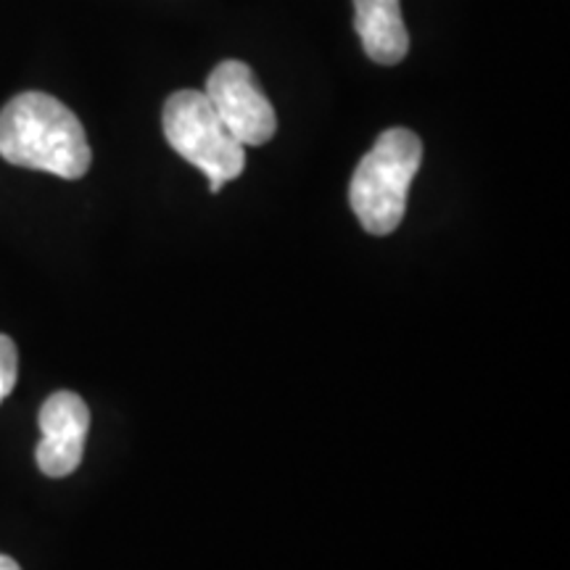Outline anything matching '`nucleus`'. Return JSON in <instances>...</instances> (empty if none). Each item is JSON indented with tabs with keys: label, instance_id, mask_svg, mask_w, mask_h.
<instances>
[{
	"label": "nucleus",
	"instance_id": "f257e3e1",
	"mask_svg": "<svg viewBox=\"0 0 570 570\" xmlns=\"http://www.w3.org/2000/svg\"><path fill=\"white\" fill-rule=\"evenodd\" d=\"M0 156L13 167L80 180L90 169L88 135L75 111L48 92H21L0 109Z\"/></svg>",
	"mask_w": 570,
	"mask_h": 570
},
{
	"label": "nucleus",
	"instance_id": "f03ea898",
	"mask_svg": "<svg viewBox=\"0 0 570 570\" xmlns=\"http://www.w3.org/2000/svg\"><path fill=\"white\" fill-rule=\"evenodd\" d=\"M420 161L423 142L404 127L383 132L360 161L348 185V202L370 235H389L402 225Z\"/></svg>",
	"mask_w": 570,
	"mask_h": 570
},
{
	"label": "nucleus",
	"instance_id": "7ed1b4c3",
	"mask_svg": "<svg viewBox=\"0 0 570 570\" xmlns=\"http://www.w3.org/2000/svg\"><path fill=\"white\" fill-rule=\"evenodd\" d=\"M161 122L175 154L209 177L212 194H219L225 183L244 175L246 148L227 132L204 90H177L169 96Z\"/></svg>",
	"mask_w": 570,
	"mask_h": 570
},
{
	"label": "nucleus",
	"instance_id": "20e7f679",
	"mask_svg": "<svg viewBox=\"0 0 570 570\" xmlns=\"http://www.w3.org/2000/svg\"><path fill=\"white\" fill-rule=\"evenodd\" d=\"M204 96L240 146H265L277 130V117L254 71L244 61H223L206 80Z\"/></svg>",
	"mask_w": 570,
	"mask_h": 570
},
{
	"label": "nucleus",
	"instance_id": "39448f33",
	"mask_svg": "<svg viewBox=\"0 0 570 570\" xmlns=\"http://www.w3.org/2000/svg\"><path fill=\"white\" fill-rule=\"evenodd\" d=\"M42 439L38 444V465L51 479H63L80 468L85 439L90 431V410L82 396L71 391H56L40 410Z\"/></svg>",
	"mask_w": 570,
	"mask_h": 570
},
{
	"label": "nucleus",
	"instance_id": "423d86ee",
	"mask_svg": "<svg viewBox=\"0 0 570 570\" xmlns=\"http://www.w3.org/2000/svg\"><path fill=\"white\" fill-rule=\"evenodd\" d=\"M354 30L365 53L383 67H394L410 51L399 0H354Z\"/></svg>",
	"mask_w": 570,
	"mask_h": 570
},
{
	"label": "nucleus",
	"instance_id": "0eeeda50",
	"mask_svg": "<svg viewBox=\"0 0 570 570\" xmlns=\"http://www.w3.org/2000/svg\"><path fill=\"white\" fill-rule=\"evenodd\" d=\"M19 375V354L17 344L9 336H0V402L17 386Z\"/></svg>",
	"mask_w": 570,
	"mask_h": 570
},
{
	"label": "nucleus",
	"instance_id": "6e6552de",
	"mask_svg": "<svg viewBox=\"0 0 570 570\" xmlns=\"http://www.w3.org/2000/svg\"><path fill=\"white\" fill-rule=\"evenodd\" d=\"M0 570H21L17 560L6 558V554H0Z\"/></svg>",
	"mask_w": 570,
	"mask_h": 570
}]
</instances>
